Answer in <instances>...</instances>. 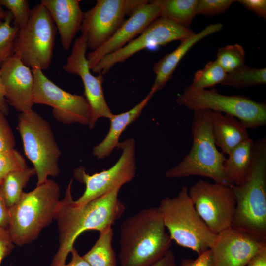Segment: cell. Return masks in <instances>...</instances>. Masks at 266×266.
I'll return each mask as SVG.
<instances>
[{
	"label": "cell",
	"instance_id": "6da1fadb",
	"mask_svg": "<svg viewBox=\"0 0 266 266\" xmlns=\"http://www.w3.org/2000/svg\"><path fill=\"white\" fill-rule=\"evenodd\" d=\"M71 180L63 199L55 208L54 219L59 231V246L51 266H64L68 255L74 248L76 238L87 230L101 232L112 226L124 213L126 208L118 198L121 188L82 205H76L71 194Z\"/></svg>",
	"mask_w": 266,
	"mask_h": 266
},
{
	"label": "cell",
	"instance_id": "7a4b0ae2",
	"mask_svg": "<svg viewBox=\"0 0 266 266\" xmlns=\"http://www.w3.org/2000/svg\"><path fill=\"white\" fill-rule=\"evenodd\" d=\"M158 207L143 209L120 227V266H150L169 250L172 240Z\"/></svg>",
	"mask_w": 266,
	"mask_h": 266
},
{
	"label": "cell",
	"instance_id": "3957f363",
	"mask_svg": "<svg viewBox=\"0 0 266 266\" xmlns=\"http://www.w3.org/2000/svg\"><path fill=\"white\" fill-rule=\"evenodd\" d=\"M236 208L231 227L266 241V138L254 141L249 173L232 186Z\"/></svg>",
	"mask_w": 266,
	"mask_h": 266
},
{
	"label": "cell",
	"instance_id": "277c9868",
	"mask_svg": "<svg viewBox=\"0 0 266 266\" xmlns=\"http://www.w3.org/2000/svg\"><path fill=\"white\" fill-rule=\"evenodd\" d=\"M192 124L193 143L188 154L174 167L167 170V178L200 176L214 182L232 187L225 176V154L216 145L212 129L211 111H194Z\"/></svg>",
	"mask_w": 266,
	"mask_h": 266
},
{
	"label": "cell",
	"instance_id": "5b68a950",
	"mask_svg": "<svg viewBox=\"0 0 266 266\" xmlns=\"http://www.w3.org/2000/svg\"><path fill=\"white\" fill-rule=\"evenodd\" d=\"M59 197V185L49 179L33 190L23 193L17 203L9 209L7 230L14 244L22 246L37 238L54 219Z\"/></svg>",
	"mask_w": 266,
	"mask_h": 266
},
{
	"label": "cell",
	"instance_id": "8992f818",
	"mask_svg": "<svg viewBox=\"0 0 266 266\" xmlns=\"http://www.w3.org/2000/svg\"><path fill=\"white\" fill-rule=\"evenodd\" d=\"M158 208L172 241L198 255L211 248L217 234L208 229L197 212L187 186H182L177 196L163 199Z\"/></svg>",
	"mask_w": 266,
	"mask_h": 266
},
{
	"label": "cell",
	"instance_id": "52a82bcc",
	"mask_svg": "<svg viewBox=\"0 0 266 266\" xmlns=\"http://www.w3.org/2000/svg\"><path fill=\"white\" fill-rule=\"evenodd\" d=\"M17 129L25 154L35 170L37 185L45 182L49 176H57L61 152L50 123L32 109L19 114Z\"/></svg>",
	"mask_w": 266,
	"mask_h": 266
},
{
	"label": "cell",
	"instance_id": "ba28073f",
	"mask_svg": "<svg viewBox=\"0 0 266 266\" xmlns=\"http://www.w3.org/2000/svg\"><path fill=\"white\" fill-rule=\"evenodd\" d=\"M181 106L195 111L209 110L233 116L247 128L266 124V104L239 95H225L215 89H195L186 87L176 99Z\"/></svg>",
	"mask_w": 266,
	"mask_h": 266
},
{
	"label": "cell",
	"instance_id": "9c48e42d",
	"mask_svg": "<svg viewBox=\"0 0 266 266\" xmlns=\"http://www.w3.org/2000/svg\"><path fill=\"white\" fill-rule=\"evenodd\" d=\"M56 25L46 8L41 3L31 9L29 19L20 28L14 55L31 69L48 68L52 59Z\"/></svg>",
	"mask_w": 266,
	"mask_h": 266
},
{
	"label": "cell",
	"instance_id": "30bf717a",
	"mask_svg": "<svg viewBox=\"0 0 266 266\" xmlns=\"http://www.w3.org/2000/svg\"><path fill=\"white\" fill-rule=\"evenodd\" d=\"M117 148L122 150V154L116 163L107 169L92 175L87 173L82 166L74 169V178L85 185L83 194L74 200L76 205L85 204L114 189L121 188L134 178L136 169L134 140L129 138L120 142Z\"/></svg>",
	"mask_w": 266,
	"mask_h": 266
},
{
	"label": "cell",
	"instance_id": "8fae6325",
	"mask_svg": "<svg viewBox=\"0 0 266 266\" xmlns=\"http://www.w3.org/2000/svg\"><path fill=\"white\" fill-rule=\"evenodd\" d=\"M194 207L215 234L231 227L236 200L232 187L200 180L188 189Z\"/></svg>",
	"mask_w": 266,
	"mask_h": 266
},
{
	"label": "cell",
	"instance_id": "7c38bea8",
	"mask_svg": "<svg viewBox=\"0 0 266 266\" xmlns=\"http://www.w3.org/2000/svg\"><path fill=\"white\" fill-rule=\"evenodd\" d=\"M33 77V102L52 108L53 117L65 125H88L91 111L86 98L59 87L37 67L31 69Z\"/></svg>",
	"mask_w": 266,
	"mask_h": 266
},
{
	"label": "cell",
	"instance_id": "4fadbf2b",
	"mask_svg": "<svg viewBox=\"0 0 266 266\" xmlns=\"http://www.w3.org/2000/svg\"><path fill=\"white\" fill-rule=\"evenodd\" d=\"M146 0H98L95 5L84 12L81 27L82 34L87 37L88 48L94 51L105 43L125 20Z\"/></svg>",
	"mask_w": 266,
	"mask_h": 266
},
{
	"label": "cell",
	"instance_id": "5bb4252c",
	"mask_svg": "<svg viewBox=\"0 0 266 266\" xmlns=\"http://www.w3.org/2000/svg\"><path fill=\"white\" fill-rule=\"evenodd\" d=\"M195 33L188 27L160 16L123 47L102 58L91 70L105 74L116 64L123 62L145 48L164 46L176 40L182 41Z\"/></svg>",
	"mask_w": 266,
	"mask_h": 266
},
{
	"label": "cell",
	"instance_id": "9a60e30c",
	"mask_svg": "<svg viewBox=\"0 0 266 266\" xmlns=\"http://www.w3.org/2000/svg\"><path fill=\"white\" fill-rule=\"evenodd\" d=\"M87 37L85 35L77 38L73 44L70 55L66 59L63 69L66 72L77 75L81 78L84 87V95L91 111L89 127L92 129L100 118L109 119L113 113L105 99L101 73L94 76L91 72L87 59Z\"/></svg>",
	"mask_w": 266,
	"mask_h": 266
},
{
	"label": "cell",
	"instance_id": "2e32d148",
	"mask_svg": "<svg viewBox=\"0 0 266 266\" xmlns=\"http://www.w3.org/2000/svg\"><path fill=\"white\" fill-rule=\"evenodd\" d=\"M266 247V241L231 227L217 234L210 250L213 266H245Z\"/></svg>",
	"mask_w": 266,
	"mask_h": 266
},
{
	"label": "cell",
	"instance_id": "e0dca14e",
	"mask_svg": "<svg viewBox=\"0 0 266 266\" xmlns=\"http://www.w3.org/2000/svg\"><path fill=\"white\" fill-rule=\"evenodd\" d=\"M0 76L8 105L20 113L31 111L34 105L31 68L14 55L0 68Z\"/></svg>",
	"mask_w": 266,
	"mask_h": 266
},
{
	"label": "cell",
	"instance_id": "ac0fdd59",
	"mask_svg": "<svg viewBox=\"0 0 266 266\" xmlns=\"http://www.w3.org/2000/svg\"><path fill=\"white\" fill-rule=\"evenodd\" d=\"M159 17V7L150 1L138 8L124 21L105 43L87 54V59L91 70L102 58L122 48L134 39Z\"/></svg>",
	"mask_w": 266,
	"mask_h": 266
},
{
	"label": "cell",
	"instance_id": "d6986e66",
	"mask_svg": "<svg viewBox=\"0 0 266 266\" xmlns=\"http://www.w3.org/2000/svg\"><path fill=\"white\" fill-rule=\"evenodd\" d=\"M79 0H41L49 12L65 50L70 49L76 33L80 30L84 12Z\"/></svg>",
	"mask_w": 266,
	"mask_h": 266
},
{
	"label": "cell",
	"instance_id": "ffe728a7",
	"mask_svg": "<svg viewBox=\"0 0 266 266\" xmlns=\"http://www.w3.org/2000/svg\"><path fill=\"white\" fill-rule=\"evenodd\" d=\"M222 27L221 23L206 26L199 33L181 41L175 50L166 54L155 63L153 66L155 78L150 90L155 93L162 89L171 78L178 64L189 50L200 40L220 31Z\"/></svg>",
	"mask_w": 266,
	"mask_h": 266
},
{
	"label": "cell",
	"instance_id": "44dd1931",
	"mask_svg": "<svg viewBox=\"0 0 266 266\" xmlns=\"http://www.w3.org/2000/svg\"><path fill=\"white\" fill-rule=\"evenodd\" d=\"M154 93L150 90L145 97L130 110L118 114H113L109 119L110 128L107 134L99 144L93 148V154L99 159L108 157L113 150L118 147L119 138L126 128L141 115Z\"/></svg>",
	"mask_w": 266,
	"mask_h": 266
},
{
	"label": "cell",
	"instance_id": "7402d4cb",
	"mask_svg": "<svg viewBox=\"0 0 266 266\" xmlns=\"http://www.w3.org/2000/svg\"><path fill=\"white\" fill-rule=\"evenodd\" d=\"M212 129L216 145L224 154L250 138L246 126L235 117L211 111Z\"/></svg>",
	"mask_w": 266,
	"mask_h": 266
},
{
	"label": "cell",
	"instance_id": "603a6c76",
	"mask_svg": "<svg viewBox=\"0 0 266 266\" xmlns=\"http://www.w3.org/2000/svg\"><path fill=\"white\" fill-rule=\"evenodd\" d=\"M253 142L250 138L241 143L229 153L224 161L225 176L233 185L241 184L249 173Z\"/></svg>",
	"mask_w": 266,
	"mask_h": 266
},
{
	"label": "cell",
	"instance_id": "cb8c5ba5",
	"mask_svg": "<svg viewBox=\"0 0 266 266\" xmlns=\"http://www.w3.org/2000/svg\"><path fill=\"white\" fill-rule=\"evenodd\" d=\"M160 10V16L188 27L197 15L198 0H153Z\"/></svg>",
	"mask_w": 266,
	"mask_h": 266
},
{
	"label": "cell",
	"instance_id": "d4e9b609",
	"mask_svg": "<svg viewBox=\"0 0 266 266\" xmlns=\"http://www.w3.org/2000/svg\"><path fill=\"white\" fill-rule=\"evenodd\" d=\"M113 235L112 226L100 232L94 245L83 256L90 266H116L115 253L112 245Z\"/></svg>",
	"mask_w": 266,
	"mask_h": 266
},
{
	"label": "cell",
	"instance_id": "484cf974",
	"mask_svg": "<svg viewBox=\"0 0 266 266\" xmlns=\"http://www.w3.org/2000/svg\"><path fill=\"white\" fill-rule=\"evenodd\" d=\"M36 172L33 167L14 171L8 174L0 184V194L7 207L9 209L19 200L23 189Z\"/></svg>",
	"mask_w": 266,
	"mask_h": 266
},
{
	"label": "cell",
	"instance_id": "4316f807",
	"mask_svg": "<svg viewBox=\"0 0 266 266\" xmlns=\"http://www.w3.org/2000/svg\"><path fill=\"white\" fill-rule=\"evenodd\" d=\"M266 83V69L253 68L246 65L229 73L221 85L236 88L260 85Z\"/></svg>",
	"mask_w": 266,
	"mask_h": 266
},
{
	"label": "cell",
	"instance_id": "83f0119b",
	"mask_svg": "<svg viewBox=\"0 0 266 266\" xmlns=\"http://www.w3.org/2000/svg\"><path fill=\"white\" fill-rule=\"evenodd\" d=\"M13 17L7 11L4 20L0 19V68L10 57L14 55V50L19 28L11 25Z\"/></svg>",
	"mask_w": 266,
	"mask_h": 266
},
{
	"label": "cell",
	"instance_id": "f1b7e54d",
	"mask_svg": "<svg viewBox=\"0 0 266 266\" xmlns=\"http://www.w3.org/2000/svg\"><path fill=\"white\" fill-rule=\"evenodd\" d=\"M227 73L219 65L216 60L207 63L202 69L197 71L189 86L195 89H204L212 87L221 83L225 79Z\"/></svg>",
	"mask_w": 266,
	"mask_h": 266
},
{
	"label": "cell",
	"instance_id": "f546056e",
	"mask_svg": "<svg viewBox=\"0 0 266 266\" xmlns=\"http://www.w3.org/2000/svg\"><path fill=\"white\" fill-rule=\"evenodd\" d=\"M216 56V62L227 73L245 65V50L238 44L229 45L219 49Z\"/></svg>",
	"mask_w": 266,
	"mask_h": 266
},
{
	"label": "cell",
	"instance_id": "4dcf8cb0",
	"mask_svg": "<svg viewBox=\"0 0 266 266\" xmlns=\"http://www.w3.org/2000/svg\"><path fill=\"white\" fill-rule=\"evenodd\" d=\"M27 167L25 158L16 149L0 152V184L9 173Z\"/></svg>",
	"mask_w": 266,
	"mask_h": 266
},
{
	"label": "cell",
	"instance_id": "1f68e13d",
	"mask_svg": "<svg viewBox=\"0 0 266 266\" xmlns=\"http://www.w3.org/2000/svg\"><path fill=\"white\" fill-rule=\"evenodd\" d=\"M0 4L12 14L14 26L20 29L27 23L31 12L28 0H0Z\"/></svg>",
	"mask_w": 266,
	"mask_h": 266
},
{
	"label": "cell",
	"instance_id": "d6a6232c",
	"mask_svg": "<svg viewBox=\"0 0 266 266\" xmlns=\"http://www.w3.org/2000/svg\"><path fill=\"white\" fill-rule=\"evenodd\" d=\"M236 0H198L197 15L211 16L225 12Z\"/></svg>",
	"mask_w": 266,
	"mask_h": 266
},
{
	"label": "cell",
	"instance_id": "836d02e7",
	"mask_svg": "<svg viewBox=\"0 0 266 266\" xmlns=\"http://www.w3.org/2000/svg\"><path fill=\"white\" fill-rule=\"evenodd\" d=\"M5 116L0 111V152L13 149L15 145L14 135Z\"/></svg>",
	"mask_w": 266,
	"mask_h": 266
},
{
	"label": "cell",
	"instance_id": "e575fe53",
	"mask_svg": "<svg viewBox=\"0 0 266 266\" xmlns=\"http://www.w3.org/2000/svg\"><path fill=\"white\" fill-rule=\"evenodd\" d=\"M14 247L7 229H0V266L3 260L9 255Z\"/></svg>",
	"mask_w": 266,
	"mask_h": 266
},
{
	"label": "cell",
	"instance_id": "d590c367",
	"mask_svg": "<svg viewBox=\"0 0 266 266\" xmlns=\"http://www.w3.org/2000/svg\"><path fill=\"white\" fill-rule=\"evenodd\" d=\"M249 10L254 12L258 16L266 18V0H236Z\"/></svg>",
	"mask_w": 266,
	"mask_h": 266
},
{
	"label": "cell",
	"instance_id": "8d00e7d4",
	"mask_svg": "<svg viewBox=\"0 0 266 266\" xmlns=\"http://www.w3.org/2000/svg\"><path fill=\"white\" fill-rule=\"evenodd\" d=\"M179 266H213L211 252L208 249L196 259H184Z\"/></svg>",
	"mask_w": 266,
	"mask_h": 266
},
{
	"label": "cell",
	"instance_id": "74e56055",
	"mask_svg": "<svg viewBox=\"0 0 266 266\" xmlns=\"http://www.w3.org/2000/svg\"><path fill=\"white\" fill-rule=\"evenodd\" d=\"M9 222V209L6 206L0 194V229H7Z\"/></svg>",
	"mask_w": 266,
	"mask_h": 266
},
{
	"label": "cell",
	"instance_id": "f35d334b",
	"mask_svg": "<svg viewBox=\"0 0 266 266\" xmlns=\"http://www.w3.org/2000/svg\"><path fill=\"white\" fill-rule=\"evenodd\" d=\"M245 266H266V247L255 255Z\"/></svg>",
	"mask_w": 266,
	"mask_h": 266
},
{
	"label": "cell",
	"instance_id": "ab89813d",
	"mask_svg": "<svg viewBox=\"0 0 266 266\" xmlns=\"http://www.w3.org/2000/svg\"><path fill=\"white\" fill-rule=\"evenodd\" d=\"M150 266H176L173 251L169 250L162 258Z\"/></svg>",
	"mask_w": 266,
	"mask_h": 266
},
{
	"label": "cell",
	"instance_id": "60d3db41",
	"mask_svg": "<svg viewBox=\"0 0 266 266\" xmlns=\"http://www.w3.org/2000/svg\"><path fill=\"white\" fill-rule=\"evenodd\" d=\"M72 258L70 262L64 266H90L84 257L80 256L74 248L70 253Z\"/></svg>",
	"mask_w": 266,
	"mask_h": 266
},
{
	"label": "cell",
	"instance_id": "b9f144b4",
	"mask_svg": "<svg viewBox=\"0 0 266 266\" xmlns=\"http://www.w3.org/2000/svg\"><path fill=\"white\" fill-rule=\"evenodd\" d=\"M8 105L0 76V111L5 115H8L9 113Z\"/></svg>",
	"mask_w": 266,
	"mask_h": 266
},
{
	"label": "cell",
	"instance_id": "7bdbcfd3",
	"mask_svg": "<svg viewBox=\"0 0 266 266\" xmlns=\"http://www.w3.org/2000/svg\"><path fill=\"white\" fill-rule=\"evenodd\" d=\"M7 11H5L0 4V19L4 20L7 15Z\"/></svg>",
	"mask_w": 266,
	"mask_h": 266
}]
</instances>
